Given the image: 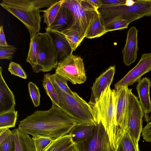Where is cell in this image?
Masks as SVG:
<instances>
[{"mask_svg":"<svg viewBox=\"0 0 151 151\" xmlns=\"http://www.w3.org/2000/svg\"><path fill=\"white\" fill-rule=\"evenodd\" d=\"M9 128L0 129V144L4 141L12 133Z\"/></svg>","mask_w":151,"mask_h":151,"instance_id":"37","label":"cell"},{"mask_svg":"<svg viewBox=\"0 0 151 151\" xmlns=\"http://www.w3.org/2000/svg\"><path fill=\"white\" fill-rule=\"evenodd\" d=\"M76 144L79 151H114L101 122L95 125L91 135L88 139Z\"/></svg>","mask_w":151,"mask_h":151,"instance_id":"11","label":"cell"},{"mask_svg":"<svg viewBox=\"0 0 151 151\" xmlns=\"http://www.w3.org/2000/svg\"><path fill=\"white\" fill-rule=\"evenodd\" d=\"M55 73L73 84L83 83L87 79L82 59L73 54L58 63Z\"/></svg>","mask_w":151,"mask_h":151,"instance_id":"8","label":"cell"},{"mask_svg":"<svg viewBox=\"0 0 151 151\" xmlns=\"http://www.w3.org/2000/svg\"><path fill=\"white\" fill-rule=\"evenodd\" d=\"M73 144L71 135L68 134L53 139L44 151H64Z\"/></svg>","mask_w":151,"mask_h":151,"instance_id":"22","label":"cell"},{"mask_svg":"<svg viewBox=\"0 0 151 151\" xmlns=\"http://www.w3.org/2000/svg\"><path fill=\"white\" fill-rule=\"evenodd\" d=\"M51 81L57 92L62 109L78 123L96 124L93 110L88 103L75 92L73 96L64 92Z\"/></svg>","mask_w":151,"mask_h":151,"instance_id":"4","label":"cell"},{"mask_svg":"<svg viewBox=\"0 0 151 151\" xmlns=\"http://www.w3.org/2000/svg\"><path fill=\"white\" fill-rule=\"evenodd\" d=\"M114 151H140L138 142L126 131Z\"/></svg>","mask_w":151,"mask_h":151,"instance_id":"21","label":"cell"},{"mask_svg":"<svg viewBox=\"0 0 151 151\" xmlns=\"http://www.w3.org/2000/svg\"><path fill=\"white\" fill-rule=\"evenodd\" d=\"M37 65L33 72H48L56 68L58 61L51 37L46 32L37 34Z\"/></svg>","mask_w":151,"mask_h":151,"instance_id":"7","label":"cell"},{"mask_svg":"<svg viewBox=\"0 0 151 151\" xmlns=\"http://www.w3.org/2000/svg\"><path fill=\"white\" fill-rule=\"evenodd\" d=\"M17 111L11 110L0 114V129L15 127L17 119Z\"/></svg>","mask_w":151,"mask_h":151,"instance_id":"28","label":"cell"},{"mask_svg":"<svg viewBox=\"0 0 151 151\" xmlns=\"http://www.w3.org/2000/svg\"><path fill=\"white\" fill-rule=\"evenodd\" d=\"M104 22L121 17L130 23L145 17L151 16V0H136L134 5H103L98 9Z\"/></svg>","mask_w":151,"mask_h":151,"instance_id":"5","label":"cell"},{"mask_svg":"<svg viewBox=\"0 0 151 151\" xmlns=\"http://www.w3.org/2000/svg\"><path fill=\"white\" fill-rule=\"evenodd\" d=\"M12 141V133L2 142L0 144V151H11Z\"/></svg>","mask_w":151,"mask_h":151,"instance_id":"35","label":"cell"},{"mask_svg":"<svg viewBox=\"0 0 151 151\" xmlns=\"http://www.w3.org/2000/svg\"><path fill=\"white\" fill-rule=\"evenodd\" d=\"M64 151H79L76 144H73Z\"/></svg>","mask_w":151,"mask_h":151,"instance_id":"41","label":"cell"},{"mask_svg":"<svg viewBox=\"0 0 151 151\" xmlns=\"http://www.w3.org/2000/svg\"><path fill=\"white\" fill-rule=\"evenodd\" d=\"M126 0H101L103 5H116L125 4Z\"/></svg>","mask_w":151,"mask_h":151,"instance_id":"38","label":"cell"},{"mask_svg":"<svg viewBox=\"0 0 151 151\" xmlns=\"http://www.w3.org/2000/svg\"><path fill=\"white\" fill-rule=\"evenodd\" d=\"M151 71V53L142 54L138 64L114 85L116 89L139 82L143 75Z\"/></svg>","mask_w":151,"mask_h":151,"instance_id":"12","label":"cell"},{"mask_svg":"<svg viewBox=\"0 0 151 151\" xmlns=\"http://www.w3.org/2000/svg\"><path fill=\"white\" fill-rule=\"evenodd\" d=\"M72 18L70 10L62 5L53 22L50 26L45 27L46 31L51 30L62 32L70 26Z\"/></svg>","mask_w":151,"mask_h":151,"instance_id":"19","label":"cell"},{"mask_svg":"<svg viewBox=\"0 0 151 151\" xmlns=\"http://www.w3.org/2000/svg\"><path fill=\"white\" fill-rule=\"evenodd\" d=\"M78 123L60 108L52 104L48 110H37L21 121L18 128L32 137L40 135L53 139L68 134Z\"/></svg>","mask_w":151,"mask_h":151,"instance_id":"1","label":"cell"},{"mask_svg":"<svg viewBox=\"0 0 151 151\" xmlns=\"http://www.w3.org/2000/svg\"><path fill=\"white\" fill-rule=\"evenodd\" d=\"M138 32L137 29L133 26L130 28L127 33L126 44L122 53L123 62L127 66L134 63L137 58L139 49Z\"/></svg>","mask_w":151,"mask_h":151,"instance_id":"13","label":"cell"},{"mask_svg":"<svg viewBox=\"0 0 151 151\" xmlns=\"http://www.w3.org/2000/svg\"><path fill=\"white\" fill-rule=\"evenodd\" d=\"M17 48L14 46L8 45L4 47L0 46V59H6L11 60Z\"/></svg>","mask_w":151,"mask_h":151,"instance_id":"34","label":"cell"},{"mask_svg":"<svg viewBox=\"0 0 151 151\" xmlns=\"http://www.w3.org/2000/svg\"><path fill=\"white\" fill-rule=\"evenodd\" d=\"M50 79L62 91L69 95H74V92L70 89L67 84V82L68 81L65 77L55 73L54 74H51Z\"/></svg>","mask_w":151,"mask_h":151,"instance_id":"30","label":"cell"},{"mask_svg":"<svg viewBox=\"0 0 151 151\" xmlns=\"http://www.w3.org/2000/svg\"><path fill=\"white\" fill-rule=\"evenodd\" d=\"M88 1L97 10L103 5L101 0H88Z\"/></svg>","mask_w":151,"mask_h":151,"instance_id":"40","label":"cell"},{"mask_svg":"<svg viewBox=\"0 0 151 151\" xmlns=\"http://www.w3.org/2000/svg\"><path fill=\"white\" fill-rule=\"evenodd\" d=\"M64 1L59 0L51 4L47 9L42 11L43 12V22L46 23V27L50 26L53 22Z\"/></svg>","mask_w":151,"mask_h":151,"instance_id":"25","label":"cell"},{"mask_svg":"<svg viewBox=\"0 0 151 151\" xmlns=\"http://www.w3.org/2000/svg\"><path fill=\"white\" fill-rule=\"evenodd\" d=\"M29 93L34 106L37 107L40 103V95L39 89L36 85L29 82L28 84Z\"/></svg>","mask_w":151,"mask_h":151,"instance_id":"32","label":"cell"},{"mask_svg":"<svg viewBox=\"0 0 151 151\" xmlns=\"http://www.w3.org/2000/svg\"><path fill=\"white\" fill-rule=\"evenodd\" d=\"M128 89L127 86H124L115 89L116 147L127 129Z\"/></svg>","mask_w":151,"mask_h":151,"instance_id":"10","label":"cell"},{"mask_svg":"<svg viewBox=\"0 0 151 151\" xmlns=\"http://www.w3.org/2000/svg\"><path fill=\"white\" fill-rule=\"evenodd\" d=\"M14 96L4 81L2 74V68L0 67V114L15 110Z\"/></svg>","mask_w":151,"mask_h":151,"instance_id":"16","label":"cell"},{"mask_svg":"<svg viewBox=\"0 0 151 151\" xmlns=\"http://www.w3.org/2000/svg\"><path fill=\"white\" fill-rule=\"evenodd\" d=\"M115 72L114 66L109 67L97 78L91 87V95L88 104L96 102L101 94L112 83Z\"/></svg>","mask_w":151,"mask_h":151,"instance_id":"14","label":"cell"},{"mask_svg":"<svg viewBox=\"0 0 151 151\" xmlns=\"http://www.w3.org/2000/svg\"><path fill=\"white\" fill-rule=\"evenodd\" d=\"M62 33L65 35L73 51L75 50L85 38L78 30L73 27H69Z\"/></svg>","mask_w":151,"mask_h":151,"instance_id":"26","label":"cell"},{"mask_svg":"<svg viewBox=\"0 0 151 151\" xmlns=\"http://www.w3.org/2000/svg\"><path fill=\"white\" fill-rule=\"evenodd\" d=\"M58 0H3L0 5L23 23L31 37L40 32L41 9L48 8Z\"/></svg>","mask_w":151,"mask_h":151,"instance_id":"2","label":"cell"},{"mask_svg":"<svg viewBox=\"0 0 151 151\" xmlns=\"http://www.w3.org/2000/svg\"><path fill=\"white\" fill-rule=\"evenodd\" d=\"M128 114L127 131L138 142L142 129V119L144 113L138 98L132 92L127 91Z\"/></svg>","mask_w":151,"mask_h":151,"instance_id":"9","label":"cell"},{"mask_svg":"<svg viewBox=\"0 0 151 151\" xmlns=\"http://www.w3.org/2000/svg\"><path fill=\"white\" fill-rule=\"evenodd\" d=\"M38 41L37 34L30 37L29 49L26 60V62L31 65L33 71L35 70L37 65V50Z\"/></svg>","mask_w":151,"mask_h":151,"instance_id":"27","label":"cell"},{"mask_svg":"<svg viewBox=\"0 0 151 151\" xmlns=\"http://www.w3.org/2000/svg\"><path fill=\"white\" fill-rule=\"evenodd\" d=\"M95 125L89 124L77 123L71 129L68 134L71 135L74 144L82 142L90 137Z\"/></svg>","mask_w":151,"mask_h":151,"instance_id":"20","label":"cell"},{"mask_svg":"<svg viewBox=\"0 0 151 151\" xmlns=\"http://www.w3.org/2000/svg\"><path fill=\"white\" fill-rule=\"evenodd\" d=\"M107 32L128 28L130 23L121 17H118L104 22Z\"/></svg>","mask_w":151,"mask_h":151,"instance_id":"29","label":"cell"},{"mask_svg":"<svg viewBox=\"0 0 151 151\" xmlns=\"http://www.w3.org/2000/svg\"><path fill=\"white\" fill-rule=\"evenodd\" d=\"M56 51L58 63L73 54V51L64 34L62 32L48 30Z\"/></svg>","mask_w":151,"mask_h":151,"instance_id":"15","label":"cell"},{"mask_svg":"<svg viewBox=\"0 0 151 151\" xmlns=\"http://www.w3.org/2000/svg\"><path fill=\"white\" fill-rule=\"evenodd\" d=\"M63 5L68 8L72 14V21L69 27L77 29L85 37L99 14L98 10L88 0H65Z\"/></svg>","mask_w":151,"mask_h":151,"instance_id":"6","label":"cell"},{"mask_svg":"<svg viewBox=\"0 0 151 151\" xmlns=\"http://www.w3.org/2000/svg\"><path fill=\"white\" fill-rule=\"evenodd\" d=\"M135 3V0H126L125 4V5L127 6H130L133 5Z\"/></svg>","mask_w":151,"mask_h":151,"instance_id":"42","label":"cell"},{"mask_svg":"<svg viewBox=\"0 0 151 151\" xmlns=\"http://www.w3.org/2000/svg\"><path fill=\"white\" fill-rule=\"evenodd\" d=\"M8 70L12 75L24 79H26L27 78L24 70L19 64L13 61L11 62L9 65Z\"/></svg>","mask_w":151,"mask_h":151,"instance_id":"33","label":"cell"},{"mask_svg":"<svg viewBox=\"0 0 151 151\" xmlns=\"http://www.w3.org/2000/svg\"><path fill=\"white\" fill-rule=\"evenodd\" d=\"M141 133L143 139L151 143V122L148 123L142 128Z\"/></svg>","mask_w":151,"mask_h":151,"instance_id":"36","label":"cell"},{"mask_svg":"<svg viewBox=\"0 0 151 151\" xmlns=\"http://www.w3.org/2000/svg\"><path fill=\"white\" fill-rule=\"evenodd\" d=\"M8 45L6 41L3 30V26L1 25L0 30V46L5 47Z\"/></svg>","mask_w":151,"mask_h":151,"instance_id":"39","label":"cell"},{"mask_svg":"<svg viewBox=\"0 0 151 151\" xmlns=\"http://www.w3.org/2000/svg\"><path fill=\"white\" fill-rule=\"evenodd\" d=\"M12 141L11 151H36L34 142L29 134L18 128L12 130Z\"/></svg>","mask_w":151,"mask_h":151,"instance_id":"17","label":"cell"},{"mask_svg":"<svg viewBox=\"0 0 151 151\" xmlns=\"http://www.w3.org/2000/svg\"><path fill=\"white\" fill-rule=\"evenodd\" d=\"M108 86L95 103L88 104L91 107L96 123L101 122L109 136L112 148L115 150L116 116L115 89Z\"/></svg>","mask_w":151,"mask_h":151,"instance_id":"3","label":"cell"},{"mask_svg":"<svg viewBox=\"0 0 151 151\" xmlns=\"http://www.w3.org/2000/svg\"><path fill=\"white\" fill-rule=\"evenodd\" d=\"M150 83L149 79L146 77L143 78L138 82L136 87L139 101L147 122L149 121L147 114L151 113V102L150 95Z\"/></svg>","mask_w":151,"mask_h":151,"instance_id":"18","label":"cell"},{"mask_svg":"<svg viewBox=\"0 0 151 151\" xmlns=\"http://www.w3.org/2000/svg\"><path fill=\"white\" fill-rule=\"evenodd\" d=\"M36 151H44L53 139L51 138L36 135L32 137Z\"/></svg>","mask_w":151,"mask_h":151,"instance_id":"31","label":"cell"},{"mask_svg":"<svg viewBox=\"0 0 151 151\" xmlns=\"http://www.w3.org/2000/svg\"><path fill=\"white\" fill-rule=\"evenodd\" d=\"M107 32L103 20L99 14L91 25L85 37L90 39L99 37Z\"/></svg>","mask_w":151,"mask_h":151,"instance_id":"23","label":"cell"},{"mask_svg":"<svg viewBox=\"0 0 151 151\" xmlns=\"http://www.w3.org/2000/svg\"><path fill=\"white\" fill-rule=\"evenodd\" d=\"M51 75L49 73L44 74L42 81L43 86L47 95L50 98L52 104L61 108L57 92L50 79Z\"/></svg>","mask_w":151,"mask_h":151,"instance_id":"24","label":"cell"}]
</instances>
